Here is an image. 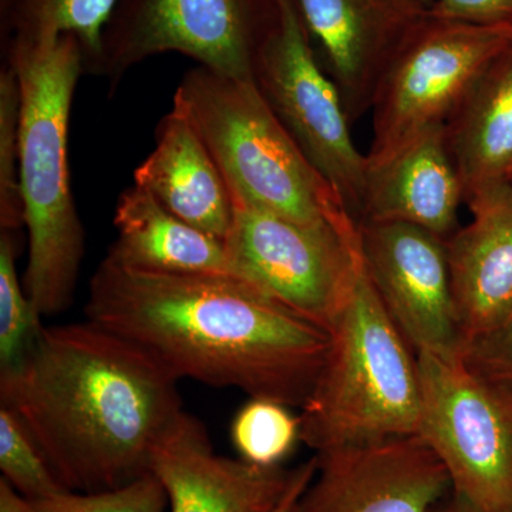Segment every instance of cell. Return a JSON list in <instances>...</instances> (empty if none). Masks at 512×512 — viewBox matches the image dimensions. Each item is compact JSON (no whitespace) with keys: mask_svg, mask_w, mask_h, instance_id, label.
Returning a JSON list of instances; mask_svg holds the SVG:
<instances>
[{"mask_svg":"<svg viewBox=\"0 0 512 512\" xmlns=\"http://www.w3.org/2000/svg\"><path fill=\"white\" fill-rule=\"evenodd\" d=\"M318 468V458L312 457L296 467L295 477L279 504L271 512H293L303 491L306 490Z\"/></svg>","mask_w":512,"mask_h":512,"instance_id":"obj_28","label":"cell"},{"mask_svg":"<svg viewBox=\"0 0 512 512\" xmlns=\"http://www.w3.org/2000/svg\"><path fill=\"white\" fill-rule=\"evenodd\" d=\"M120 0H2L8 46H40L72 35L83 50L84 73L94 74L103 33Z\"/></svg>","mask_w":512,"mask_h":512,"instance_id":"obj_20","label":"cell"},{"mask_svg":"<svg viewBox=\"0 0 512 512\" xmlns=\"http://www.w3.org/2000/svg\"><path fill=\"white\" fill-rule=\"evenodd\" d=\"M467 205L473 218L447 239L464 348L512 315L511 181L480 192Z\"/></svg>","mask_w":512,"mask_h":512,"instance_id":"obj_15","label":"cell"},{"mask_svg":"<svg viewBox=\"0 0 512 512\" xmlns=\"http://www.w3.org/2000/svg\"><path fill=\"white\" fill-rule=\"evenodd\" d=\"M134 184L192 227L228 237L234 201L227 181L191 121L174 106L158 124L156 147L134 171Z\"/></svg>","mask_w":512,"mask_h":512,"instance_id":"obj_17","label":"cell"},{"mask_svg":"<svg viewBox=\"0 0 512 512\" xmlns=\"http://www.w3.org/2000/svg\"><path fill=\"white\" fill-rule=\"evenodd\" d=\"M173 106L217 161L232 200L302 224H329L359 237V222L313 167L254 82L198 66L185 74Z\"/></svg>","mask_w":512,"mask_h":512,"instance_id":"obj_4","label":"cell"},{"mask_svg":"<svg viewBox=\"0 0 512 512\" xmlns=\"http://www.w3.org/2000/svg\"><path fill=\"white\" fill-rule=\"evenodd\" d=\"M114 227L116 241L106 256L114 264L153 274L238 278L224 239L175 217L136 184L121 192Z\"/></svg>","mask_w":512,"mask_h":512,"instance_id":"obj_18","label":"cell"},{"mask_svg":"<svg viewBox=\"0 0 512 512\" xmlns=\"http://www.w3.org/2000/svg\"><path fill=\"white\" fill-rule=\"evenodd\" d=\"M25 227L20 190V86L15 70H0V231Z\"/></svg>","mask_w":512,"mask_h":512,"instance_id":"obj_24","label":"cell"},{"mask_svg":"<svg viewBox=\"0 0 512 512\" xmlns=\"http://www.w3.org/2000/svg\"><path fill=\"white\" fill-rule=\"evenodd\" d=\"M315 456V477L293 512H437L453 493L419 434Z\"/></svg>","mask_w":512,"mask_h":512,"instance_id":"obj_12","label":"cell"},{"mask_svg":"<svg viewBox=\"0 0 512 512\" xmlns=\"http://www.w3.org/2000/svg\"><path fill=\"white\" fill-rule=\"evenodd\" d=\"M295 471L220 456L204 424L187 412L154 448L150 467L170 512H271Z\"/></svg>","mask_w":512,"mask_h":512,"instance_id":"obj_14","label":"cell"},{"mask_svg":"<svg viewBox=\"0 0 512 512\" xmlns=\"http://www.w3.org/2000/svg\"><path fill=\"white\" fill-rule=\"evenodd\" d=\"M0 470L3 480L30 503L69 493L28 430L6 407H0Z\"/></svg>","mask_w":512,"mask_h":512,"instance_id":"obj_23","label":"cell"},{"mask_svg":"<svg viewBox=\"0 0 512 512\" xmlns=\"http://www.w3.org/2000/svg\"><path fill=\"white\" fill-rule=\"evenodd\" d=\"M84 313L177 380L301 409L330 346L328 330L244 279L153 274L107 258L92 276Z\"/></svg>","mask_w":512,"mask_h":512,"instance_id":"obj_1","label":"cell"},{"mask_svg":"<svg viewBox=\"0 0 512 512\" xmlns=\"http://www.w3.org/2000/svg\"><path fill=\"white\" fill-rule=\"evenodd\" d=\"M461 357L485 375L512 382V315L500 328L468 343Z\"/></svg>","mask_w":512,"mask_h":512,"instance_id":"obj_26","label":"cell"},{"mask_svg":"<svg viewBox=\"0 0 512 512\" xmlns=\"http://www.w3.org/2000/svg\"><path fill=\"white\" fill-rule=\"evenodd\" d=\"M231 439L241 460L258 467L281 466L301 441V423L285 404L251 399L232 421Z\"/></svg>","mask_w":512,"mask_h":512,"instance_id":"obj_21","label":"cell"},{"mask_svg":"<svg viewBox=\"0 0 512 512\" xmlns=\"http://www.w3.org/2000/svg\"><path fill=\"white\" fill-rule=\"evenodd\" d=\"M6 49V63L20 86V190L29 237L23 286L40 315H57L72 305L86 252L67 164L83 50L72 35L47 45Z\"/></svg>","mask_w":512,"mask_h":512,"instance_id":"obj_3","label":"cell"},{"mask_svg":"<svg viewBox=\"0 0 512 512\" xmlns=\"http://www.w3.org/2000/svg\"><path fill=\"white\" fill-rule=\"evenodd\" d=\"M511 183H512V180H511Z\"/></svg>","mask_w":512,"mask_h":512,"instance_id":"obj_32","label":"cell"},{"mask_svg":"<svg viewBox=\"0 0 512 512\" xmlns=\"http://www.w3.org/2000/svg\"><path fill=\"white\" fill-rule=\"evenodd\" d=\"M447 146L464 202L512 180V47L495 59L458 104L446 126Z\"/></svg>","mask_w":512,"mask_h":512,"instance_id":"obj_19","label":"cell"},{"mask_svg":"<svg viewBox=\"0 0 512 512\" xmlns=\"http://www.w3.org/2000/svg\"><path fill=\"white\" fill-rule=\"evenodd\" d=\"M329 333L325 365L299 416L301 441L320 454L419 434L417 355L365 268Z\"/></svg>","mask_w":512,"mask_h":512,"instance_id":"obj_5","label":"cell"},{"mask_svg":"<svg viewBox=\"0 0 512 512\" xmlns=\"http://www.w3.org/2000/svg\"><path fill=\"white\" fill-rule=\"evenodd\" d=\"M437 512H485L478 508L477 505L470 503L466 498L456 493H451L450 497L444 501L443 505Z\"/></svg>","mask_w":512,"mask_h":512,"instance_id":"obj_30","label":"cell"},{"mask_svg":"<svg viewBox=\"0 0 512 512\" xmlns=\"http://www.w3.org/2000/svg\"><path fill=\"white\" fill-rule=\"evenodd\" d=\"M363 268L414 352L461 357L446 239L403 222H359Z\"/></svg>","mask_w":512,"mask_h":512,"instance_id":"obj_11","label":"cell"},{"mask_svg":"<svg viewBox=\"0 0 512 512\" xmlns=\"http://www.w3.org/2000/svg\"><path fill=\"white\" fill-rule=\"evenodd\" d=\"M225 245L238 278L328 332L363 272L360 235L329 224H302L238 201Z\"/></svg>","mask_w":512,"mask_h":512,"instance_id":"obj_9","label":"cell"},{"mask_svg":"<svg viewBox=\"0 0 512 512\" xmlns=\"http://www.w3.org/2000/svg\"><path fill=\"white\" fill-rule=\"evenodd\" d=\"M512 47V26L444 18L429 9L384 72L372 103L367 170L446 126L487 67Z\"/></svg>","mask_w":512,"mask_h":512,"instance_id":"obj_6","label":"cell"},{"mask_svg":"<svg viewBox=\"0 0 512 512\" xmlns=\"http://www.w3.org/2000/svg\"><path fill=\"white\" fill-rule=\"evenodd\" d=\"M0 512H40L36 505L13 490L8 481L0 478Z\"/></svg>","mask_w":512,"mask_h":512,"instance_id":"obj_29","label":"cell"},{"mask_svg":"<svg viewBox=\"0 0 512 512\" xmlns=\"http://www.w3.org/2000/svg\"><path fill=\"white\" fill-rule=\"evenodd\" d=\"M416 2L421 3V5L427 6V8H433L434 2H436V0H416Z\"/></svg>","mask_w":512,"mask_h":512,"instance_id":"obj_31","label":"cell"},{"mask_svg":"<svg viewBox=\"0 0 512 512\" xmlns=\"http://www.w3.org/2000/svg\"><path fill=\"white\" fill-rule=\"evenodd\" d=\"M323 69L352 123L372 109L376 89L427 6L416 0H293Z\"/></svg>","mask_w":512,"mask_h":512,"instance_id":"obj_13","label":"cell"},{"mask_svg":"<svg viewBox=\"0 0 512 512\" xmlns=\"http://www.w3.org/2000/svg\"><path fill=\"white\" fill-rule=\"evenodd\" d=\"M281 15V0H120L93 76L116 86L138 63L175 52L221 76L254 82L256 60Z\"/></svg>","mask_w":512,"mask_h":512,"instance_id":"obj_8","label":"cell"},{"mask_svg":"<svg viewBox=\"0 0 512 512\" xmlns=\"http://www.w3.org/2000/svg\"><path fill=\"white\" fill-rule=\"evenodd\" d=\"M15 234L0 231V373L9 372L42 332V315L30 301L16 271Z\"/></svg>","mask_w":512,"mask_h":512,"instance_id":"obj_22","label":"cell"},{"mask_svg":"<svg viewBox=\"0 0 512 512\" xmlns=\"http://www.w3.org/2000/svg\"><path fill=\"white\" fill-rule=\"evenodd\" d=\"M430 9L444 18L512 26V0H436Z\"/></svg>","mask_w":512,"mask_h":512,"instance_id":"obj_27","label":"cell"},{"mask_svg":"<svg viewBox=\"0 0 512 512\" xmlns=\"http://www.w3.org/2000/svg\"><path fill=\"white\" fill-rule=\"evenodd\" d=\"M464 188L444 127L412 141L392 160L367 170L359 222H403L447 239L457 231Z\"/></svg>","mask_w":512,"mask_h":512,"instance_id":"obj_16","label":"cell"},{"mask_svg":"<svg viewBox=\"0 0 512 512\" xmlns=\"http://www.w3.org/2000/svg\"><path fill=\"white\" fill-rule=\"evenodd\" d=\"M40 512H165L163 484L154 474L138 478L116 490L101 493H64L36 503Z\"/></svg>","mask_w":512,"mask_h":512,"instance_id":"obj_25","label":"cell"},{"mask_svg":"<svg viewBox=\"0 0 512 512\" xmlns=\"http://www.w3.org/2000/svg\"><path fill=\"white\" fill-rule=\"evenodd\" d=\"M281 22L256 60L254 83L302 153L359 222L367 158L335 82L320 64L293 0H281Z\"/></svg>","mask_w":512,"mask_h":512,"instance_id":"obj_10","label":"cell"},{"mask_svg":"<svg viewBox=\"0 0 512 512\" xmlns=\"http://www.w3.org/2000/svg\"><path fill=\"white\" fill-rule=\"evenodd\" d=\"M178 382L89 320L43 326L22 362L0 373V407L67 490L101 493L150 473L154 448L185 412Z\"/></svg>","mask_w":512,"mask_h":512,"instance_id":"obj_2","label":"cell"},{"mask_svg":"<svg viewBox=\"0 0 512 512\" xmlns=\"http://www.w3.org/2000/svg\"><path fill=\"white\" fill-rule=\"evenodd\" d=\"M419 436L440 458L453 493L485 512H512V382L463 357L417 353Z\"/></svg>","mask_w":512,"mask_h":512,"instance_id":"obj_7","label":"cell"}]
</instances>
